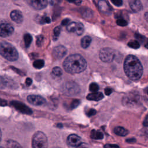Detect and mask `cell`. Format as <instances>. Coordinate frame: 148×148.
<instances>
[{
    "instance_id": "obj_11",
    "label": "cell",
    "mask_w": 148,
    "mask_h": 148,
    "mask_svg": "<svg viewBox=\"0 0 148 148\" xmlns=\"http://www.w3.org/2000/svg\"><path fill=\"white\" fill-rule=\"evenodd\" d=\"M28 5L36 10L43 9L47 5V0H27Z\"/></svg>"
},
{
    "instance_id": "obj_33",
    "label": "cell",
    "mask_w": 148,
    "mask_h": 148,
    "mask_svg": "<svg viewBox=\"0 0 148 148\" xmlns=\"http://www.w3.org/2000/svg\"><path fill=\"white\" fill-rule=\"evenodd\" d=\"M43 41V36L42 35L38 36L36 38V45H38V46H41Z\"/></svg>"
},
{
    "instance_id": "obj_27",
    "label": "cell",
    "mask_w": 148,
    "mask_h": 148,
    "mask_svg": "<svg viewBox=\"0 0 148 148\" xmlns=\"http://www.w3.org/2000/svg\"><path fill=\"white\" fill-rule=\"evenodd\" d=\"M84 31V26L81 23H77L75 34L78 35H81Z\"/></svg>"
},
{
    "instance_id": "obj_3",
    "label": "cell",
    "mask_w": 148,
    "mask_h": 148,
    "mask_svg": "<svg viewBox=\"0 0 148 148\" xmlns=\"http://www.w3.org/2000/svg\"><path fill=\"white\" fill-rule=\"evenodd\" d=\"M0 53L2 57L10 61H16L18 57V53L16 48L6 42L1 43Z\"/></svg>"
},
{
    "instance_id": "obj_12",
    "label": "cell",
    "mask_w": 148,
    "mask_h": 148,
    "mask_svg": "<svg viewBox=\"0 0 148 148\" xmlns=\"http://www.w3.org/2000/svg\"><path fill=\"white\" fill-rule=\"evenodd\" d=\"M98 8L101 13L105 15H110L112 13V9L109 3L105 0H100L98 2Z\"/></svg>"
},
{
    "instance_id": "obj_16",
    "label": "cell",
    "mask_w": 148,
    "mask_h": 148,
    "mask_svg": "<svg viewBox=\"0 0 148 148\" xmlns=\"http://www.w3.org/2000/svg\"><path fill=\"white\" fill-rule=\"evenodd\" d=\"M130 6L134 12H138L142 9V4L140 0H130Z\"/></svg>"
},
{
    "instance_id": "obj_31",
    "label": "cell",
    "mask_w": 148,
    "mask_h": 148,
    "mask_svg": "<svg viewBox=\"0 0 148 148\" xmlns=\"http://www.w3.org/2000/svg\"><path fill=\"white\" fill-rule=\"evenodd\" d=\"M117 24L120 25V26H125L128 24V23L126 20H125L123 18H119L117 21H116Z\"/></svg>"
},
{
    "instance_id": "obj_30",
    "label": "cell",
    "mask_w": 148,
    "mask_h": 148,
    "mask_svg": "<svg viewBox=\"0 0 148 148\" xmlns=\"http://www.w3.org/2000/svg\"><path fill=\"white\" fill-rule=\"evenodd\" d=\"M80 101L79 99H74L72 101V102L71 103L70 105V108L73 109L76 108L79 104H80Z\"/></svg>"
},
{
    "instance_id": "obj_46",
    "label": "cell",
    "mask_w": 148,
    "mask_h": 148,
    "mask_svg": "<svg viewBox=\"0 0 148 148\" xmlns=\"http://www.w3.org/2000/svg\"><path fill=\"white\" fill-rule=\"evenodd\" d=\"M145 18L146 21L148 23V12H146L145 13Z\"/></svg>"
},
{
    "instance_id": "obj_8",
    "label": "cell",
    "mask_w": 148,
    "mask_h": 148,
    "mask_svg": "<svg viewBox=\"0 0 148 148\" xmlns=\"http://www.w3.org/2000/svg\"><path fill=\"white\" fill-rule=\"evenodd\" d=\"M10 104L20 112L26 114H31L32 113V110L24 103L18 102V101H12Z\"/></svg>"
},
{
    "instance_id": "obj_28",
    "label": "cell",
    "mask_w": 148,
    "mask_h": 148,
    "mask_svg": "<svg viewBox=\"0 0 148 148\" xmlns=\"http://www.w3.org/2000/svg\"><path fill=\"white\" fill-rule=\"evenodd\" d=\"M89 90L90 91L94 92H97L99 90V86L98 84L96 83H92L90 84L89 86Z\"/></svg>"
},
{
    "instance_id": "obj_42",
    "label": "cell",
    "mask_w": 148,
    "mask_h": 148,
    "mask_svg": "<svg viewBox=\"0 0 148 148\" xmlns=\"http://www.w3.org/2000/svg\"><path fill=\"white\" fill-rule=\"evenodd\" d=\"M76 148H88V145L87 144L84 143H82L79 146H77L76 147Z\"/></svg>"
},
{
    "instance_id": "obj_2",
    "label": "cell",
    "mask_w": 148,
    "mask_h": 148,
    "mask_svg": "<svg viewBox=\"0 0 148 148\" xmlns=\"http://www.w3.org/2000/svg\"><path fill=\"white\" fill-rule=\"evenodd\" d=\"M63 67L66 72L71 74L79 73L84 71L87 67L86 60L80 54H72L66 58L63 62Z\"/></svg>"
},
{
    "instance_id": "obj_1",
    "label": "cell",
    "mask_w": 148,
    "mask_h": 148,
    "mask_svg": "<svg viewBox=\"0 0 148 148\" xmlns=\"http://www.w3.org/2000/svg\"><path fill=\"white\" fill-rule=\"evenodd\" d=\"M124 70L125 75L132 80H139L143 73V67L137 57L128 55L124 62Z\"/></svg>"
},
{
    "instance_id": "obj_26",
    "label": "cell",
    "mask_w": 148,
    "mask_h": 148,
    "mask_svg": "<svg viewBox=\"0 0 148 148\" xmlns=\"http://www.w3.org/2000/svg\"><path fill=\"white\" fill-rule=\"evenodd\" d=\"M128 46L131 48L136 49H138L140 47V43L136 40H132L128 43Z\"/></svg>"
},
{
    "instance_id": "obj_32",
    "label": "cell",
    "mask_w": 148,
    "mask_h": 148,
    "mask_svg": "<svg viewBox=\"0 0 148 148\" xmlns=\"http://www.w3.org/2000/svg\"><path fill=\"white\" fill-rule=\"evenodd\" d=\"M60 32H61V27L60 26L56 27L54 29V38H57L60 34Z\"/></svg>"
},
{
    "instance_id": "obj_34",
    "label": "cell",
    "mask_w": 148,
    "mask_h": 148,
    "mask_svg": "<svg viewBox=\"0 0 148 148\" xmlns=\"http://www.w3.org/2000/svg\"><path fill=\"white\" fill-rule=\"evenodd\" d=\"M50 22H51V20L47 16H44V17L41 18L40 23H42V24H44V23H50Z\"/></svg>"
},
{
    "instance_id": "obj_39",
    "label": "cell",
    "mask_w": 148,
    "mask_h": 148,
    "mask_svg": "<svg viewBox=\"0 0 148 148\" xmlns=\"http://www.w3.org/2000/svg\"><path fill=\"white\" fill-rule=\"evenodd\" d=\"M68 2H71V3H73L76 5H80L82 2L81 0H66Z\"/></svg>"
},
{
    "instance_id": "obj_4",
    "label": "cell",
    "mask_w": 148,
    "mask_h": 148,
    "mask_svg": "<svg viewBox=\"0 0 148 148\" xmlns=\"http://www.w3.org/2000/svg\"><path fill=\"white\" fill-rule=\"evenodd\" d=\"M48 142L46 135L41 131L36 132L32 139V148H47Z\"/></svg>"
},
{
    "instance_id": "obj_47",
    "label": "cell",
    "mask_w": 148,
    "mask_h": 148,
    "mask_svg": "<svg viewBox=\"0 0 148 148\" xmlns=\"http://www.w3.org/2000/svg\"><path fill=\"white\" fill-rule=\"evenodd\" d=\"M145 47L148 49V39H147V40L146 41V43L145 44Z\"/></svg>"
},
{
    "instance_id": "obj_18",
    "label": "cell",
    "mask_w": 148,
    "mask_h": 148,
    "mask_svg": "<svg viewBox=\"0 0 148 148\" xmlns=\"http://www.w3.org/2000/svg\"><path fill=\"white\" fill-rule=\"evenodd\" d=\"M114 132L119 136H124L128 134V131L123 127H117L114 129Z\"/></svg>"
},
{
    "instance_id": "obj_17",
    "label": "cell",
    "mask_w": 148,
    "mask_h": 148,
    "mask_svg": "<svg viewBox=\"0 0 148 148\" xmlns=\"http://www.w3.org/2000/svg\"><path fill=\"white\" fill-rule=\"evenodd\" d=\"M103 98V95L100 92H94L88 94L87 96V99L90 101H98Z\"/></svg>"
},
{
    "instance_id": "obj_5",
    "label": "cell",
    "mask_w": 148,
    "mask_h": 148,
    "mask_svg": "<svg viewBox=\"0 0 148 148\" xmlns=\"http://www.w3.org/2000/svg\"><path fill=\"white\" fill-rule=\"evenodd\" d=\"M140 102V97L136 91L128 93L123 99V103L124 105L128 107L136 106Z\"/></svg>"
},
{
    "instance_id": "obj_23",
    "label": "cell",
    "mask_w": 148,
    "mask_h": 148,
    "mask_svg": "<svg viewBox=\"0 0 148 148\" xmlns=\"http://www.w3.org/2000/svg\"><path fill=\"white\" fill-rule=\"evenodd\" d=\"M24 43L25 46L26 47H28L29 46L30 44L31 43V42L32 40V38L31 35L29 34H25L24 35Z\"/></svg>"
},
{
    "instance_id": "obj_37",
    "label": "cell",
    "mask_w": 148,
    "mask_h": 148,
    "mask_svg": "<svg viewBox=\"0 0 148 148\" xmlns=\"http://www.w3.org/2000/svg\"><path fill=\"white\" fill-rule=\"evenodd\" d=\"M104 148H120V147L117 145L106 144L104 146Z\"/></svg>"
},
{
    "instance_id": "obj_40",
    "label": "cell",
    "mask_w": 148,
    "mask_h": 148,
    "mask_svg": "<svg viewBox=\"0 0 148 148\" xmlns=\"http://www.w3.org/2000/svg\"><path fill=\"white\" fill-rule=\"evenodd\" d=\"M135 38H136L137 39H138V40H140V41H143V39H145V38L144 36H142V35H140V34H135Z\"/></svg>"
},
{
    "instance_id": "obj_49",
    "label": "cell",
    "mask_w": 148,
    "mask_h": 148,
    "mask_svg": "<svg viewBox=\"0 0 148 148\" xmlns=\"http://www.w3.org/2000/svg\"><path fill=\"white\" fill-rule=\"evenodd\" d=\"M147 90V95H148V88H147V90Z\"/></svg>"
},
{
    "instance_id": "obj_7",
    "label": "cell",
    "mask_w": 148,
    "mask_h": 148,
    "mask_svg": "<svg viewBox=\"0 0 148 148\" xmlns=\"http://www.w3.org/2000/svg\"><path fill=\"white\" fill-rule=\"evenodd\" d=\"M115 56L114 51L113 49L109 47H105L101 49L99 57L101 60L105 62H112Z\"/></svg>"
},
{
    "instance_id": "obj_50",
    "label": "cell",
    "mask_w": 148,
    "mask_h": 148,
    "mask_svg": "<svg viewBox=\"0 0 148 148\" xmlns=\"http://www.w3.org/2000/svg\"><path fill=\"white\" fill-rule=\"evenodd\" d=\"M1 148H2V147H1Z\"/></svg>"
},
{
    "instance_id": "obj_20",
    "label": "cell",
    "mask_w": 148,
    "mask_h": 148,
    "mask_svg": "<svg viewBox=\"0 0 148 148\" xmlns=\"http://www.w3.org/2000/svg\"><path fill=\"white\" fill-rule=\"evenodd\" d=\"M91 42V37L89 36H85L81 40V42H80L81 46L83 48L86 49L90 46Z\"/></svg>"
},
{
    "instance_id": "obj_10",
    "label": "cell",
    "mask_w": 148,
    "mask_h": 148,
    "mask_svg": "<svg viewBox=\"0 0 148 148\" xmlns=\"http://www.w3.org/2000/svg\"><path fill=\"white\" fill-rule=\"evenodd\" d=\"M14 31L13 27L8 23H1L0 26V35L2 37H7L11 35Z\"/></svg>"
},
{
    "instance_id": "obj_45",
    "label": "cell",
    "mask_w": 148,
    "mask_h": 148,
    "mask_svg": "<svg viewBox=\"0 0 148 148\" xmlns=\"http://www.w3.org/2000/svg\"><path fill=\"white\" fill-rule=\"evenodd\" d=\"M7 104V102L5 100H3V99H1V106H5V105H6Z\"/></svg>"
},
{
    "instance_id": "obj_43",
    "label": "cell",
    "mask_w": 148,
    "mask_h": 148,
    "mask_svg": "<svg viewBox=\"0 0 148 148\" xmlns=\"http://www.w3.org/2000/svg\"><path fill=\"white\" fill-rule=\"evenodd\" d=\"M69 20L68 18H65L62 21L61 24L62 25H66L69 24Z\"/></svg>"
},
{
    "instance_id": "obj_14",
    "label": "cell",
    "mask_w": 148,
    "mask_h": 148,
    "mask_svg": "<svg viewBox=\"0 0 148 148\" xmlns=\"http://www.w3.org/2000/svg\"><path fill=\"white\" fill-rule=\"evenodd\" d=\"M67 143L72 147H77L82 143L81 138L76 134H71L68 136Z\"/></svg>"
},
{
    "instance_id": "obj_44",
    "label": "cell",
    "mask_w": 148,
    "mask_h": 148,
    "mask_svg": "<svg viewBox=\"0 0 148 148\" xmlns=\"http://www.w3.org/2000/svg\"><path fill=\"white\" fill-rule=\"evenodd\" d=\"M32 81L31 79H30V78H29V77L27 78L26 80H25V84H26V85L28 86H30V85L32 84Z\"/></svg>"
},
{
    "instance_id": "obj_24",
    "label": "cell",
    "mask_w": 148,
    "mask_h": 148,
    "mask_svg": "<svg viewBox=\"0 0 148 148\" xmlns=\"http://www.w3.org/2000/svg\"><path fill=\"white\" fill-rule=\"evenodd\" d=\"M77 23L76 22H71L69 23L66 27V29L69 32H73L75 33L76 29Z\"/></svg>"
},
{
    "instance_id": "obj_6",
    "label": "cell",
    "mask_w": 148,
    "mask_h": 148,
    "mask_svg": "<svg viewBox=\"0 0 148 148\" xmlns=\"http://www.w3.org/2000/svg\"><path fill=\"white\" fill-rule=\"evenodd\" d=\"M62 91L65 94L72 96L77 94L80 92V88L76 83L69 82L63 86Z\"/></svg>"
},
{
    "instance_id": "obj_41",
    "label": "cell",
    "mask_w": 148,
    "mask_h": 148,
    "mask_svg": "<svg viewBox=\"0 0 148 148\" xmlns=\"http://www.w3.org/2000/svg\"><path fill=\"white\" fill-rule=\"evenodd\" d=\"M143 124L145 127H148V114L146 116V117L143 120Z\"/></svg>"
},
{
    "instance_id": "obj_48",
    "label": "cell",
    "mask_w": 148,
    "mask_h": 148,
    "mask_svg": "<svg viewBox=\"0 0 148 148\" xmlns=\"http://www.w3.org/2000/svg\"><path fill=\"white\" fill-rule=\"evenodd\" d=\"M132 140H135V139H127V142H134V141H132Z\"/></svg>"
},
{
    "instance_id": "obj_13",
    "label": "cell",
    "mask_w": 148,
    "mask_h": 148,
    "mask_svg": "<svg viewBox=\"0 0 148 148\" xmlns=\"http://www.w3.org/2000/svg\"><path fill=\"white\" fill-rule=\"evenodd\" d=\"M67 50L63 46H58L56 47L53 51V56L56 59H61L66 54Z\"/></svg>"
},
{
    "instance_id": "obj_22",
    "label": "cell",
    "mask_w": 148,
    "mask_h": 148,
    "mask_svg": "<svg viewBox=\"0 0 148 148\" xmlns=\"http://www.w3.org/2000/svg\"><path fill=\"white\" fill-rule=\"evenodd\" d=\"M7 146L9 148H23L17 142L13 140H9L7 142Z\"/></svg>"
},
{
    "instance_id": "obj_38",
    "label": "cell",
    "mask_w": 148,
    "mask_h": 148,
    "mask_svg": "<svg viewBox=\"0 0 148 148\" xmlns=\"http://www.w3.org/2000/svg\"><path fill=\"white\" fill-rule=\"evenodd\" d=\"M112 91H113V90L111 88L107 87L105 89V93L107 95H109L112 92Z\"/></svg>"
},
{
    "instance_id": "obj_15",
    "label": "cell",
    "mask_w": 148,
    "mask_h": 148,
    "mask_svg": "<svg viewBox=\"0 0 148 148\" xmlns=\"http://www.w3.org/2000/svg\"><path fill=\"white\" fill-rule=\"evenodd\" d=\"M10 16L11 19L16 23H21L23 20V16L21 13L17 10L12 11Z\"/></svg>"
},
{
    "instance_id": "obj_36",
    "label": "cell",
    "mask_w": 148,
    "mask_h": 148,
    "mask_svg": "<svg viewBox=\"0 0 148 148\" xmlns=\"http://www.w3.org/2000/svg\"><path fill=\"white\" fill-rule=\"evenodd\" d=\"M112 3H113L114 5L117 6H120L123 4V1L122 0H110Z\"/></svg>"
},
{
    "instance_id": "obj_19",
    "label": "cell",
    "mask_w": 148,
    "mask_h": 148,
    "mask_svg": "<svg viewBox=\"0 0 148 148\" xmlns=\"http://www.w3.org/2000/svg\"><path fill=\"white\" fill-rule=\"evenodd\" d=\"M51 74L52 77L54 79L60 78L62 75V71L60 67L56 66L53 68Z\"/></svg>"
},
{
    "instance_id": "obj_29",
    "label": "cell",
    "mask_w": 148,
    "mask_h": 148,
    "mask_svg": "<svg viewBox=\"0 0 148 148\" xmlns=\"http://www.w3.org/2000/svg\"><path fill=\"white\" fill-rule=\"evenodd\" d=\"M82 13L83 16L86 18H90L92 16L91 11L88 9H86L85 10H82Z\"/></svg>"
},
{
    "instance_id": "obj_9",
    "label": "cell",
    "mask_w": 148,
    "mask_h": 148,
    "mask_svg": "<svg viewBox=\"0 0 148 148\" xmlns=\"http://www.w3.org/2000/svg\"><path fill=\"white\" fill-rule=\"evenodd\" d=\"M28 102L34 106H42L46 103L45 99L38 95H29L27 97Z\"/></svg>"
},
{
    "instance_id": "obj_35",
    "label": "cell",
    "mask_w": 148,
    "mask_h": 148,
    "mask_svg": "<svg viewBox=\"0 0 148 148\" xmlns=\"http://www.w3.org/2000/svg\"><path fill=\"white\" fill-rule=\"evenodd\" d=\"M96 110L94 109H89L88 110H87V111L86 112V114L88 116L90 117V116H92L94 114H96Z\"/></svg>"
},
{
    "instance_id": "obj_25",
    "label": "cell",
    "mask_w": 148,
    "mask_h": 148,
    "mask_svg": "<svg viewBox=\"0 0 148 148\" xmlns=\"http://www.w3.org/2000/svg\"><path fill=\"white\" fill-rule=\"evenodd\" d=\"M45 62L43 60H37L33 62V66L36 69H40L43 67Z\"/></svg>"
},
{
    "instance_id": "obj_21",
    "label": "cell",
    "mask_w": 148,
    "mask_h": 148,
    "mask_svg": "<svg viewBox=\"0 0 148 148\" xmlns=\"http://www.w3.org/2000/svg\"><path fill=\"white\" fill-rule=\"evenodd\" d=\"M90 136L92 139H102L103 138V133L100 131H97V130H93L91 132Z\"/></svg>"
}]
</instances>
